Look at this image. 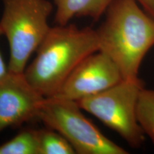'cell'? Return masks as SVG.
Wrapping results in <instances>:
<instances>
[{
    "label": "cell",
    "mask_w": 154,
    "mask_h": 154,
    "mask_svg": "<svg viewBox=\"0 0 154 154\" xmlns=\"http://www.w3.org/2000/svg\"><path fill=\"white\" fill-rule=\"evenodd\" d=\"M99 51L96 30L74 24L51 27L26 67V80L44 98L53 97L74 69L88 56Z\"/></svg>",
    "instance_id": "1"
},
{
    "label": "cell",
    "mask_w": 154,
    "mask_h": 154,
    "mask_svg": "<svg viewBox=\"0 0 154 154\" xmlns=\"http://www.w3.org/2000/svg\"><path fill=\"white\" fill-rule=\"evenodd\" d=\"M96 29L99 51L118 67L124 79H138L143 58L154 46V19L136 0H114Z\"/></svg>",
    "instance_id": "2"
},
{
    "label": "cell",
    "mask_w": 154,
    "mask_h": 154,
    "mask_svg": "<svg viewBox=\"0 0 154 154\" xmlns=\"http://www.w3.org/2000/svg\"><path fill=\"white\" fill-rule=\"evenodd\" d=\"M0 28L8 41V71L24 73L31 56L49 32L53 5L48 0H3Z\"/></svg>",
    "instance_id": "3"
},
{
    "label": "cell",
    "mask_w": 154,
    "mask_h": 154,
    "mask_svg": "<svg viewBox=\"0 0 154 154\" xmlns=\"http://www.w3.org/2000/svg\"><path fill=\"white\" fill-rule=\"evenodd\" d=\"M143 84L139 79H123L105 91L77 101L87 111L118 133L133 148H138L145 134L138 121L136 109Z\"/></svg>",
    "instance_id": "4"
},
{
    "label": "cell",
    "mask_w": 154,
    "mask_h": 154,
    "mask_svg": "<svg viewBox=\"0 0 154 154\" xmlns=\"http://www.w3.org/2000/svg\"><path fill=\"white\" fill-rule=\"evenodd\" d=\"M77 101L45 98L38 113L48 128L66 138L78 154H127L103 135L82 112Z\"/></svg>",
    "instance_id": "5"
},
{
    "label": "cell",
    "mask_w": 154,
    "mask_h": 154,
    "mask_svg": "<svg viewBox=\"0 0 154 154\" xmlns=\"http://www.w3.org/2000/svg\"><path fill=\"white\" fill-rule=\"evenodd\" d=\"M123 79L115 63L101 51L91 54L71 73L53 97L78 101L105 91Z\"/></svg>",
    "instance_id": "6"
},
{
    "label": "cell",
    "mask_w": 154,
    "mask_h": 154,
    "mask_svg": "<svg viewBox=\"0 0 154 154\" xmlns=\"http://www.w3.org/2000/svg\"><path fill=\"white\" fill-rule=\"evenodd\" d=\"M44 99L24 73L8 71L0 80V132L38 119Z\"/></svg>",
    "instance_id": "7"
},
{
    "label": "cell",
    "mask_w": 154,
    "mask_h": 154,
    "mask_svg": "<svg viewBox=\"0 0 154 154\" xmlns=\"http://www.w3.org/2000/svg\"><path fill=\"white\" fill-rule=\"evenodd\" d=\"M57 25L68 24L74 17H89L98 20L114 0H54Z\"/></svg>",
    "instance_id": "8"
},
{
    "label": "cell",
    "mask_w": 154,
    "mask_h": 154,
    "mask_svg": "<svg viewBox=\"0 0 154 154\" xmlns=\"http://www.w3.org/2000/svg\"><path fill=\"white\" fill-rule=\"evenodd\" d=\"M0 154H39L37 129L26 128L0 145Z\"/></svg>",
    "instance_id": "9"
},
{
    "label": "cell",
    "mask_w": 154,
    "mask_h": 154,
    "mask_svg": "<svg viewBox=\"0 0 154 154\" xmlns=\"http://www.w3.org/2000/svg\"><path fill=\"white\" fill-rule=\"evenodd\" d=\"M138 121L154 145V89L143 88L140 92L136 109Z\"/></svg>",
    "instance_id": "10"
},
{
    "label": "cell",
    "mask_w": 154,
    "mask_h": 154,
    "mask_svg": "<svg viewBox=\"0 0 154 154\" xmlns=\"http://www.w3.org/2000/svg\"><path fill=\"white\" fill-rule=\"evenodd\" d=\"M39 154H74L76 151L66 138L59 132L48 128L39 129Z\"/></svg>",
    "instance_id": "11"
},
{
    "label": "cell",
    "mask_w": 154,
    "mask_h": 154,
    "mask_svg": "<svg viewBox=\"0 0 154 154\" xmlns=\"http://www.w3.org/2000/svg\"><path fill=\"white\" fill-rule=\"evenodd\" d=\"M143 7V10L154 19V0H136Z\"/></svg>",
    "instance_id": "12"
},
{
    "label": "cell",
    "mask_w": 154,
    "mask_h": 154,
    "mask_svg": "<svg viewBox=\"0 0 154 154\" xmlns=\"http://www.w3.org/2000/svg\"><path fill=\"white\" fill-rule=\"evenodd\" d=\"M2 35H3V33L0 28V36ZM7 72H8V66H6V63L4 61L2 56L1 51H0V80L7 74Z\"/></svg>",
    "instance_id": "13"
}]
</instances>
